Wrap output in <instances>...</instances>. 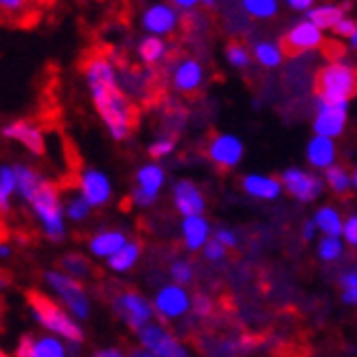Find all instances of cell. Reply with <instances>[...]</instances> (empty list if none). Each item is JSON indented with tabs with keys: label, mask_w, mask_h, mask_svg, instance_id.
<instances>
[{
	"label": "cell",
	"mask_w": 357,
	"mask_h": 357,
	"mask_svg": "<svg viewBox=\"0 0 357 357\" xmlns=\"http://www.w3.org/2000/svg\"><path fill=\"white\" fill-rule=\"evenodd\" d=\"M215 239L217 241H222L226 248H235L239 243L237 235H235V230H230V228H222V230H217L215 232Z\"/></svg>",
	"instance_id": "bcb514c9"
},
{
	"label": "cell",
	"mask_w": 357,
	"mask_h": 357,
	"mask_svg": "<svg viewBox=\"0 0 357 357\" xmlns=\"http://www.w3.org/2000/svg\"><path fill=\"white\" fill-rule=\"evenodd\" d=\"M64 213H66V220L73 222V224H82L86 222L90 213H92V204L90 202L77 191L75 195H70L66 202H64Z\"/></svg>",
	"instance_id": "d6a6232c"
},
{
	"label": "cell",
	"mask_w": 357,
	"mask_h": 357,
	"mask_svg": "<svg viewBox=\"0 0 357 357\" xmlns=\"http://www.w3.org/2000/svg\"><path fill=\"white\" fill-rule=\"evenodd\" d=\"M322 44H324V31L309 18L296 22L281 38V46L285 55H301V53L316 51Z\"/></svg>",
	"instance_id": "8fae6325"
},
{
	"label": "cell",
	"mask_w": 357,
	"mask_h": 357,
	"mask_svg": "<svg viewBox=\"0 0 357 357\" xmlns=\"http://www.w3.org/2000/svg\"><path fill=\"white\" fill-rule=\"evenodd\" d=\"M141 255H143L141 243L130 239L126 245H121L110 259H105V266H107V270L114 272V274H128V272H132L138 266Z\"/></svg>",
	"instance_id": "603a6c76"
},
{
	"label": "cell",
	"mask_w": 357,
	"mask_h": 357,
	"mask_svg": "<svg viewBox=\"0 0 357 357\" xmlns=\"http://www.w3.org/2000/svg\"><path fill=\"white\" fill-rule=\"evenodd\" d=\"M344 303H349V305H357V285H353V287H344Z\"/></svg>",
	"instance_id": "f5cc1de1"
},
{
	"label": "cell",
	"mask_w": 357,
	"mask_h": 357,
	"mask_svg": "<svg viewBox=\"0 0 357 357\" xmlns=\"http://www.w3.org/2000/svg\"><path fill=\"white\" fill-rule=\"evenodd\" d=\"M226 59H228V64L232 68H239V70H245L248 66H250V61H252V53L245 49L243 44L239 42H230L226 46Z\"/></svg>",
	"instance_id": "8d00e7d4"
},
{
	"label": "cell",
	"mask_w": 357,
	"mask_h": 357,
	"mask_svg": "<svg viewBox=\"0 0 357 357\" xmlns=\"http://www.w3.org/2000/svg\"><path fill=\"white\" fill-rule=\"evenodd\" d=\"M3 305H5V303H3V298H0V314H3Z\"/></svg>",
	"instance_id": "91938a15"
},
{
	"label": "cell",
	"mask_w": 357,
	"mask_h": 357,
	"mask_svg": "<svg viewBox=\"0 0 357 357\" xmlns=\"http://www.w3.org/2000/svg\"><path fill=\"white\" fill-rule=\"evenodd\" d=\"M0 357H5V353H3V349H0Z\"/></svg>",
	"instance_id": "94428289"
},
{
	"label": "cell",
	"mask_w": 357,
	"mask_h": 357,
	"mask_svg": "<svg viewBox=\"0 0 357 357\" xmlns=\"http://www.w3.org/2000/svg\"><path fill=\"white\" fill-rule=\"evenodd\" d=\"M252 57L259 66L263 68H278L281 61L285 57V51L281 44H274V42H257L255 49H252Z\"/></svg>",
	"instance_id": "f546056e"
},
{
	"label": "cell",
	"mask_w": 357,
	"mask_h": 357,
	"mask_svg": "<svg viewBox=\"0 0 357 357\" xmlns=\"http://www.w3.org/2000/svg\"><path fill=\"white\" fill-rule=\"evenodd\" d=\"M31 353H33V335L24 333L15 344V357H31Z\"/></svg>",
	"instance_id": "ee69618b"
},
{
	"label": "cell",
	"mask_w": 357,
	"mask_h": 357,
	"mask_svg": "<svg viewBox=\"0 0 357 357\" xmlns=\"http://www.w3.org/2000/svg\"><path fill=\"white\" fill-rule=\"evenodd\" d=\"M355 26H357V22H355L353 18H349V15H344V18L340 20L331 31H333V36H335V38H344V40H349V38L353 36Z\"/></svg>",
	"instance_id": "7bdbcfd3"
},
{
	"label": "cell",
	"mask_w": 357,
	"mask_h": 357,
	"mask_svg": "<svg viewBox=\"0 0 357 357\" xmlns=\"http://www.w3.org/2000/svg\"><path fill=\"white\" fill-rule=\"evenodd\" d=\"M68 355V342L64 337L46 331L44 335L33 337V353L31 357H66Z\"/></svg>",
	"instance_id": "484cf974"
},
{
	"label": "cell",
	"mask_w": 357,
	"mask_h": 357,
	"mask_svg": "<svg viewBox=\"0 0 357 357\" xmlns=\"http://www.w3.org/2000/svg\"><path fill=\"white\" fill-rule=\"evenodd\" d=\"M172 84L178 92L182 95H191V92H197L204 84V68L197 59L193 57H184L172 70Z\"/></svg>",
	"instance_id": "e0dca14e"
},
{
	"label": "cell",
	"mask_w": 357,
	"mask_h": 357,
	"mask_svg": "<svg viewBox=\"0 0 357 357\" xmlns=\"http://www.w3.org/2000/svg\"><path fill=\"white\" fill-rule=\"evenodd\" d=\"M0 134L3 138L11 143H18L20 147H24L31 156H44L46 153V136H44V130L38 126L36 121L31 119H15V121H9L5 123L3 128H0Z\"/></svg>",
	"instance_id": "ba28073f"
},
{
	"label": "cell",
	"mask_w": 357,
	"mask_h": 357,
	"mask_svg": "<svg viewBox=\"0 0 357 357\" xmlns=\"http://www.w3.org/2000/svg\"><path fill=\"white\" fill-rule=\"evenodd\" d=\"M202 5H204V7H215L217 0H202Z\"/></svg>",
	"instance_id": "6f0895ef"
},
{
	"label": "cell",
	"mask_w": 357,
	"mask_h": 357,
	"mask_svg": "<svg viewBox=\"0 0 357 357\" xmlns=\"http://www.w3.org/2000/svg\"><path fill=\"white\" fill-rule=\"evenodd\" d=\"M349 9H351L349 0H347V3H342V5H329V3L314 5L312 9L305 11V18H309L314 24H318L322 31H327V29H333L340 20H342Z\"/></svg>",
	"instance_id": "cb8c5ba5"
},
{
	"label": "cell",
	"mask_w": 357,
	"mask_h": 357,
	"mask_svg": "<svg viewBox=\"0 0 357 357\" xmlns=\"http://www.w3.org/2000/svg\"><path fill=\"white\" fill-rule=\"evenodd\" d=\"M174 7H178L180 11H191L195 9L197 5H202V0H169Z\"/></svg>",
	"instance_id": "681fc988"
},
{
	"label": "cell",
	"mask_w": 357,
	"mask_h": 357,
	"mask_svg": "<svg viewBox=\"0 0 357 357\" xmlns=\"http://www.w3.org/2000/svg\"><path fill=\"white\" fill-rule=\"evenodd\" d=\"M344 252V239L340 235H322L318 241V257L324 263H333Z\"/></svg>",
	"instance_id": "e575fe53"
},
{
	"label": "cell",
	"mask_w": 357,
	"mask_h": 357,
	"mask_svg": "<svg viewBox=\"0 0 357 357\" xmlns=\"http://www.w3.org/2000/svg\"><path fill=\"white\" fill-rule=\"evenodd\" d=\"M241 186L250 197L266 199V202L278 199L283 193V189H285L281 180L274 178V176H266V174H248V176H243Z\"/></svg>",
	"instance_id": "ffe728a7"
},
{
	"label": "cell",
	"mask_w": 357,
	"mask_h": 357,
	"mask_svg": "<svg viewBox=\"0 0 357 357\" xmlns=\"http://www.w3.org/2000/svg\"><path fill=\"white\" fill-rule=\"evenodd\" d=\"M281 182L285 186V191L298 202H314L318 199V195L324 191V182L322 178L314 176L312 172H305V169H298V167H289L283 172L281 176Z\"/></svg>",
	"instance_id": "4fadbf2b"
},
{
	"label": "cell",
	"mask_w": 357,
	"mask_h": 357,
	"mask_svg": "<svg viewBox=\"0 0 357 357\" xmlns=\"http://www.w3.org/2000/svg\"><path fill=\"white\" fill-rule=\"evenodd\" d=\"M193 309H195V314L199 316V318H206V316H211L213 314V301L208 298V296H195V301H193Z\"/></svg>",
	"instance_id": "f6af8a7d"
},
{
	"label": "cell",
	"mask_w": 357,
	"mask_h": 357,
	"mask_svg": "<svg viewBox=\"0 0 357 357\" xmlns=\"http://www.w3.org/2000/svg\"><path fill=\"white\" fill-rule=\"evenodd\" d=\"M174 204L182 217L204 215V211H206L204 193H202V189L193 180H180L174 184Z\"/></svg>",
	"instance_id": "2e32d148"
},
{
	"label": "cell",
	"mask_w": 357,
	"mask_h": 357,
	"mask_svg": "<svg viewBox=\"0 0 357 357\" xmlns=\"http://www.w3.org/2000/svg\"><path fill=\"white\" fill-rule=\"evenodd\" d=\"M44 283L53 294V298H57L61 305H64L77 320L84 322L90 318L92 303H90V296L84 287V281H77L75 276L57 268V270L44 272Z\"/></svg>",
	"instance_id": "5b68a950"
},
{
	"label": "cell",
	"mask_w": 357,
	"mask_h": 357,
	"mask_svg": "<svg viewBox=\"0 0 357 357\" xmlns=\"http://www.w3.org/2000/svg\"><path fill=\"white\" fill-rule=\"evenodd\" d=\"M226 250H228V248L222 241H217V239H208L206 245L202 248V252H204V259L206 261H213V263L222 261L226 257Z\"/></svg>",
	"instance_id": "ab89813d"
},
{
	"label": "cell",
	"mask_w": 357,
	"mask_h": 357,
	"mask_svg": "<svg viewBox=\"0 0 357 357\" xmlns=\"http://www.w3.org/2000/svg\"><path fill=\"white\" fill-rule=\"evenodd\" d=\"M169 276H172L174 283H180V285H189L193 281V266L186 259H176L172 266H169Z\"/></svg>",
	"instance_id": "74e56055"
},
{
	"label": "cell",
	"mask_w": 357,
	"mask_h": 357,
	"mask_svg": "<svg viewBox=\"0 0 357 357\" xmlns=\"http://www.w3.org/2000/svg\"><path fill=\"white\" fill-rule=\"evenodd\" d=\"M18 195V178L13 165H0V215L11 211L13 197Z\"/></svg>",
	"instance_id": "4316f807"
},
{
	"label": "cell",
	"mask_w": 357,
	"mask_h": 357,
	"mask_svg": "<svg viewBox=\"0 0 357 357\" xmlns=\"http://www.w3.org/2000/svg\"><path fill=\"white\" fill-rule=\"evenodd\" d=\"M340 285H342V287H353V285H357V270H351V272L342 274V278H340Z\"/></svg>",
	"instance_id": "816d5d0a"
},
{
	"label": "cell",
	"mask_w": 357,
	"mask_h": 357,
	"mask_svg": "<svg viewBox=\"0 0 357 357\" xmlns=\"http://www.w3.org/2000/svg\"><path fill=\"white\" fill-rule=\"evenodd\" d=\"M347 123H349V103L318 101L316 116H314V134L337 138L344 134Z\"/></svg>",
	"instance_id": "5bb4252c"
},
{
	"label": "cell",
	"mask_w": 357,
	"mask_h": 357,
	"mask_svg": "<svg viewBox=\"0 0 357 357\" xmlns=\"http://www.w3.org/2000/svg\"><path fill=\"white\" fill-rule=\"evenodd\" d=\"M9 285H11V278L0 270V291H5V289H9Z\"/></svg>",
	"instance_id": "11a10c76"
},
{
	"label": "cell",
	"mask_w": 357,
	"mask_h": 357,
	"mask_svg": "<svg viewBox=\"0 0 357 357\" xmlns=\"http://www.w3.org/2000/svg\"><path fill=\"white\" fill-rule=\"evenodd\" d=\"M112 312L134 333L141 331L147 322H151L153 318H156L153 303L147 301L141 291H134V289H123L116 294V296L112 298Z\"/></svg>",
	"instance_id": "8992f818"
},
{
	"label": "cell",
	"mask_w": 357,
	"mask_h": 357,
	"mask_svg": "<svg viewBox=\"0 0 357 357\" xmlns=\"http://www.w3.org/2000/svg\"><path fill=\"white\" fill-rule=\"evenodd\" d=\"M342 239H344V243H349V245L357 248V213H355V215H351V217H347V220H344Z\"/></svg>",
	"instance_id": "b9f144b4"
},
{
	"label": "cell",
	"mask_w": 357,
	"mask_h": 357,
	"mask_svg": "<svg viewBox=\"0 0 357 357\" xmlns=\"http://www.w3.org/2000/svg\"><path fill=\"white\" fill-rule=\"evenodd\" d=\"M305 158L314 169H327L337 160V147H335V138L314 134L312 141L305 147Z\"/></svg>",
	"instance_id": "44dd1931"
},
{
	"label": "cell",
	"mask_w": 357,
	"mask_h": 357,
	"mask_svg": "<svg viewBox=\"0 0 357 357\" xmlns=\"http://www.w3.org/2000/svg\"><path fill=\"white\" fill-rule=\"evenodd\" d=\"M349 40H351V46H353V49L357 51V26H355V31H353V36H351Z\"/></svg>",
	"instance_id": "9f6ffc18"
},
{
	"label": "cell",
	"mask_w": 357,
	"mask_h": 357,
	"mask_svg": "<svg viewBox=\"0 0 357 357\" xmlns=\"http://www.w3.org/2000/svg\"><path fill=\"white\" fill-rule=\"evenodd\" d=\"M136 186L141 189L153 193V195H160L162 186H165V169L156 162H147L136 172Z\"/></svg>",
	"instance_id": "83f0119b"
},
{
	"label": "cell",
	"mask_w": 357,
	"mask_h": 357,
	"mask_svg": "<svg viewBox=\"0 0 357 357\" xmlns=\"http://www.w3.org/2000/svg\"><path fill=\"white\" fill-rule=\"evenodd\" d=\"M13 169H15V178H18V197L24 202V204H29L31 197L38 193L40 184L44 182V176L36 167L24 165V162H15Z\"/></svg>",
	"instance_id": "d4e9b609"
},
{
	"label": "cell",
	"mask_w": 357,
	"mask_h": 357,
	"mask_svg": "<svg viewBox=\"0 0 357 357\" xmlns=\"http://www.w3.org/2000/svg\"><path fill=\"white\" fill-rule=\"evenodd\" d=\"M174 151H176V141L169 136L156 138V141L149 143V147H147V153H149L151 160H162L167 156H172Z\"/></svg>",
	"instance_id": "f35d334b"
},
{
	"label": "cell",
	"mask_w": 357,
	"mask_h": 357,
	"mask_svg": "<svg viewBox=\"0 0 357 357\" xmlns=\"http://www.w3.org/2000/svg\"><path fill=\"white\" fill-rule=\"evenodd\" d=\"M151 303H153V309H156V316L160 320H178L193 309L191 294L180 283L160 287Z\"/></svg>",
	"instance_id": "9c48e42d"
},
{
	"label": "cell",
	"mask_w": 357,
	"mask_h": 357,
	"mask_svg": "<svg viewBox=\"0 0 357 357\" xmlns=\"http://www.w3.org/2000/svg\"><path fill=\"white\" fill-rule=\"evenodd\" d=\"M314 220L318 224V230L322 235H340L342 237L344 230V217L340 215V211L335 206H322L316 211Z\"/></svg>",
	"instance_id": "4dcf8cb0"
},
{
	"label": "cell",
	"mask_w": 357,
	"mask_h": 357,
	"mask_svg": "<svg viewBox=\"0 0 357 357\" xmlns=\"http://www.w3.org/2000/svg\"><path fill=\"white\" fill-rule=\"evenodd\" d=\"M82 70L90 101L103 121L107 134L116 143L128 141L136 126V107L119 82V66L114 64V59L101 53H92L86 57Z\"/></svg>",
	"instance_id": "6da1fadb"
},
{
	"label": "cell",
	"mask_w": 357,
	"mask_h": 357,
	"mask_svg": "<svg viewBox=\"0 0 357 357\" xmlns=\"http://www.w3.org/2000/svg\"><path fill=\"white\" fill-rule=\"evenodd\" d=\"M141 26L151 36H174L180 29V9L172 3H151L141 13Z\"/></svg>",
	"instance_id": "30bf717a"
},
{
	"label": "cell",
	"mask_w": 357,
	"mask_h": 357,
	"mask_svg": "<svg viewBox=\"0 0 357 357\" xmlns=\"http://www.w3.org/2000/svg\"><path fill=\"white\" fill-rule=\"evenodd\" d=\"M77 191L90 202L92 208H103L110 204V199L114 195V186H112L110 176L105 172L88 167L79 174V178H77Z\"/></svg>",
	"instance_id": "7c38bea8"
},
{
	"label": "cell",
	"mask_w": 357,
	"mask_h": 357,
	"mask_svg": "<svg viewBox=\"0 0 357 357\" xmlns=\"http://www.w3.org/2000/svg\"><path fill=\"white\" fill-rule=\"evenodd\" d=\"M31 3L33 0H0V18L18 22L31 11Z\"/></svg>",
	"instance_id": "d590c367"
},
{
	"label": "cell",
	"mask_w": 357,
	"mask_h": 357,
	"mask_svg": "<svg viewBox=\"0 0 357 357\" xmlns=\"http://www.w3.org/2000/svg\"><path fill=\"white\" fill-rule=\"evenodd\" d=\"M324 182H327V186L333 193L344 195V193H349L353 189V174L349 172L347 167L333 162L331 167L324 169Z\"/></svg>",
	"instance_id": "1f68e13d"
},
{
	"label": "cell",
	"mask_w": 357,
	"mask_h": 357,
	"mask_svg": "<svg viewBox=\"0 0 357 357\" xmlns=\"http://www.w3.org/2000/svg\"><path fill=\"white\" fill-rule=\"evenodd\" d=\"M158 202V195H153L145 189H141V186H134V191H132V204L136 208H149L153 206Z\"/></svg>",
	"instance_id": "60d3db41"
},
{
	"label": "cell",
	"mask_w": 357,
	"mask_h": 357,
	"mask_svg": "<svg viewBox=\"0 0 357 357\" xmlns=\"http://www.w3.org/2000/svg\"><path fill=\"white\" fill-rule=\"evenodd\" d=\"M167 55H169V44L160 36L147 33L136 44V57L141 59V64L147 66V68L162 64V61L167 59Z\"/></svg>",
	"instance_id": "7402d4cb"
},
{
	"label": "cell",
	"mask_w": 357,
	"mask_h": 357,
	"mask_svg": "<svg viewBox=\"0 0 357 357\" xmlns=\"http://www.w3.org/2000/svg\"><path fill=\"white\" fill-rule=\"evenodd\" d=\"M138 344L145 349L149 357H186L189 351L180 342V340L169 331L165 324L151 320L141 331H136Z\"/></svg>",
	"instance_id": "52a82bcc"
},
{
	"label": "cell",
	"mask_w": 357,
	"mask_h": 357,
	"mask_svg": "<svg viewBox=\"0 0 357 357\" xmlns=\"http://www.w3.org/2000/svg\"><path fill=\"white\" fill-rule=\"evenodd\" d=\"M126 353H123V349H119V347H107V349H99L97 353H95V357H123Z\"/></svg>",
	"instance_id": "f907efd6"
},
{
	"label": "cell",
	"mask_w": 357,
	"mask_h": 357,
	"mask_svg": "<svg viewBox=\"0 0 357 357\" xmlns=\"http://www.w3.org/2000/svg\"><path fill=\"white\" fill-rule=\"evenodd\" d=\"M243 11L257 20H270L278 13V0H241Z\"/></svg>",
	"instance_id": "836d02e7"
},
{
	"label": "cell",
	"mask_w": 357,
	"mask_h": 357,
	"mask_svg": "<svg viewBox=\"0 0 357 357\" xmlns=\"http://www.w3.org/2000/svg\"><path fill=\"white\" fill-rule=\"evenodd\" d=\"M130 237L119 228H103L88 239V252L95 259H110L121 245H126Z\"/></svg>",
	"instance_id": "d6986e66"
},
{
	"label": "cell",
	"mask_w": 357,
	"mask_h": 357,
	"mask_svg": "<svg viewBox=\"0 0 357 357\" xmlns=\"http://www.w3.org/2000/svg\"><path fill=\"white\" fill-rule=\"evenodd\" d=\"M26 305H29L31 318H33L44 331L64 337L66 342L84 344L86 333L82 329V320H77L57 298L53 301L51 296H46L42 291H29Z\"/></svg>",
	"instance_id": "7a4b0ae2"
},
{
	"label": "cell",
	"mask_w": 357,
	"mask_h": 357,
	"mask_svg": "<svg viewBox=\"0 0 357 357\" xmlns=\"http://www.w3.org/2000/svg\"><path fill=\"white\" fill-rule=\"evenodd\" d=\"M287 7L294 9V11H307L316 5V0H285Z\"/></svg>",
	"instance_id": "c3c4849f"
},
{
	"label": "cell",
	"mask_w": 357,
	"mask_h": 357,
	"mask_svg": "<svg viewBox=\"0 0 357 357\" xmlns=\"http://www.w3.org/2000/svg\"><path fill=\"white\" fill-rule=\"evenodd\" d=\"M11 252H13L11 243L5 241V239H0V261H7V259L11 257Z\"/></svg>",
	"instance_id": "db71d44e"
},
{
	"label": "cell",
	"mask_w": 357,
	"mask_h": 357,
	"mask_svg": "<svg viewBox=\"0 0 357 357\" xmlns=\"http://www.w3.org/2000/svg\"><path fill=\"white\" fill-rule=\"evenodd\" d=\"M316 90H318V101L349 103L357 95V68L340 59L329 61L318 73Z\"/></svg>",
	"instance_id": "277c9868"
},
{
	"label": "cell",
	"mask_w": 357,
	"mask_h": 357,
	"mask_svg": "<svg viewBox=\"0 0 357 357\" xmlns=\"http://www.w3.org/2000/svg\"><path fill=\"white\" fill-rule=\"evenodd\" d=\"M180 235L184 241V248L191 252H197L199 248H204L211 239V224L204 215H186L182 217Z\"/></svg>",
	"instance_id": "ac0fdd59"
},
{
	"label": "cell",
	"mask_w": 357,
	"mask_h": 357,
	"mask_svg": "<svg viewBox=\"0 0 357 357\" xmlns=\"http://www.w3.org/2000/svg\"><path fill=\"white\" fill-rule=\"evenodd\" d=\"M245 147L235 134H217L208 145V158L220 169H235L243 160Z\"/></svg>",
	"instance_id": "9a60e30c"
},
{
	"label": "cell",
	"mask_w": 357,
	"mask_h": 357,
	"mask_svg": "<svg viewBox=\"0 0 357 357\" xmlns=\"http://www.w3.org/2000/svg\"><path fill=\"white\" fill-rule=\"evenodd\" d=\"M26 206H29L31 215L36 217L44 239H49L51 243H61L66 239L64 202H61L59 189L49 178H44L38 193L31 197V202Z\"/></svg>",
	"instance_id": "3957f363"
},
{
	"label": "cell",
	"mask_w": 357,
	"mask_h": 357,
	"mask_svg": "<svg viewBox=\"0 0 357 357\" xmlns=\"http://www.w3.org/2000/svg\"><path fill=\"white\" fill-rule=\"evenodd\" d=\"M353 189L357 191V169H355V172H353Z\"/></svg>",
	"instance_id": "680465c9"
},
{
	"label": "cell",
	"mask_w": 357,
	"mask_h": 357,
	"mask_svg": "<svg viewBox=\"0 0 357 357\" xmlns=\"http://www.w3.org/2000/svg\"><path fill=\"white\" fill-rule=\"evenodd\" d=\"M59 270H64L66 274L75 276L77 281H84V283L90 281L92 274H95V270H92V263L79 252H68V255L61 257L59 259Z\"/></svg>",
	"instance_id": "f1b7e54d"
},
{
	"label": "cell",
	"mask_w": 357,
	"mask_h": 357,
	"mask_svg": "<svg viewBox=\"0 0 357 357\" xmlns=\"http://www.w3.org/2000/svg\"><path fill=\"white\" fill-rule=\"evenodd\" d=\"M318 232H320V230H318V224H316V220H309V222H305V226H303V239H305V241H314Z\"/></svg>",
	"instance_id": "7dc6e473"
}]
</instances>
